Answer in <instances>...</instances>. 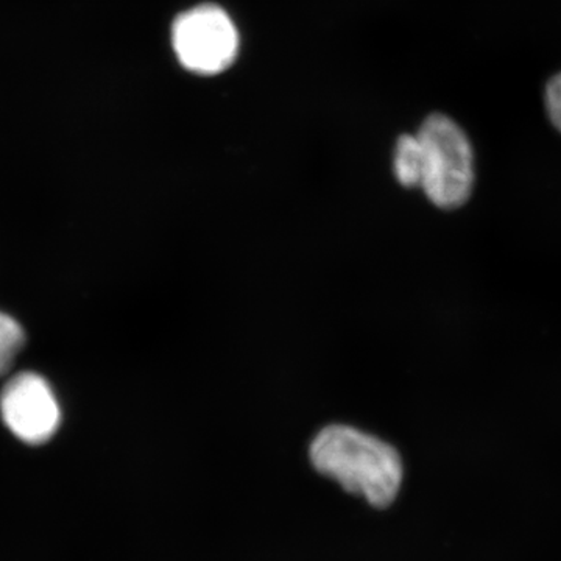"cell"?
Instances as JSON below:
<instances>
[{
  "instance_id": "1",
  "label": "cell",
  "mask_w": 561,
  "mask_h": 561,
  "mask_svg": "<svg viewBox=\"0 0 561 561\" xmlns=\"http://www.w3.org/2000/svg\"><path fill=\"white\" fill-rule=\"evenodd\" d=\"M313 468L362 494L375 507H387L402 482L400 454L389 443L345 424L323 427L311 445Z\"/></svg>"
},
{
  "instance_id": "3",
  "label": "cell",
  "mask_w": 561,
  "mask_h": 561,
  "mask_svg": "<svg viewBox=\"0 0 561 561\" xmlns=\"http://www.w3.org/2000/svg\"><path fill=\"white\" fill-rule=\"evenodd\" d=\"M172 44L181 65L203 76H213L236 60L239 35L234 22L216 5L184 11L173 22Z\"/></svg>"
},
{
  "instance_id": "7",
  "label": "cell",
  "mask_w": 561,
  "mask_h": 561,
  "mask_svg": "<svg viewBox=\"0 0 561 561\" xmlns=\"http://www.w3.org/2000/svg\"><path fill=\"white\" fill-rule=\"evenodd\" d=\"M546 108L553 127L561 133V73H557L546 88Z\"/></svg>"
},
{
  "instance_id": "6",
  "label": "cell",
  "mask_w": 561,
  "mask_h": 561,
  "mask_svg": "<svg viewBox=\"0 0 561 561\" xmlns=\"http://www.w3.org/2000/svg\"><path fill=\"white\" fill-rule=\"evenodd\" d=\"M25 343L24 330L13 317L0 312V376L7 375Z\"/></svg>"
},
{
  "instance_id": "4",
  "label": "cell",
  "mask_w": 561,
  "mask_h": 561,
  "mask_svg": "<svg viewBox=\"0 0 561 561\" xmlns=\"http://www.w3.org/2000/svg\"><path fill=\"white\" fill-rule=\"evenodd\" d=\"M0 411L9 430L21 440H49L60 426V408L49 383L36 373H20L0 394Z\"/></svg>"
},
{
  "instance_id": "2",
  "label": "cell",
  "mask_w": 561,
  "mask_h": 561,
  "mask_svg": "<svg viewBox=\"0 0 561 561\" xmlns=\"http://www.w3.org/2000/svg\"><path fill=\"white\" fill-rule=\"evenodd\" d=\"M420 186L442 209H456L468 202L474 187V153L460 125L445 114H432L421 125Z\"/></svg>"
},
{
  "instance_id": "5",
  "label": "cell",
  "mask_w": 561,
  "mask_h": 561,
  "mask_svg": "<svg viewBox=\"0 0 561 561\" xmlns=\"http://www.w3.org/2000/svg\"><path fill=\"white\" fill-rule=\"evenodd\" d=\"M393 172L402 186H420L421 147L416 135H404L398 139L393 154Z\"/></svg>"
}]
</instances>
